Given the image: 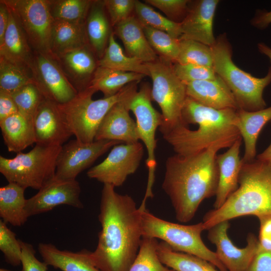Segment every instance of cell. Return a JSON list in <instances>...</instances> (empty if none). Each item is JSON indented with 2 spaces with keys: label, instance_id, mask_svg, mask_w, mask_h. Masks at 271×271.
Wrapping results in <instances>:
<instances>
[{
  "label": "cell",
  "instance_id": "cell-1",
  "mask_svg": "<svg viewBox=\"0 0 271 271\" xmlns=\"http://www.w3.org/2000/svg\"><path fill=\"white\" fill-rule=\"evenodd\" d=\"M141 212L133 198L104 184L98 219L101 229L91 256L100 271H128L142 238Z\"/></svg>",
  "mask_w": 271,
  "mask_h": 271
},
{
  "label": "cell",
  "instance_id": "cell-2",
  "mask_svg": "<svg viewBox=\"0 0 271 271\" xmlns=\"http://www.w3.org/2000/svg\"><path fill=\"white\" fill-rule=\"evenodd\" d=\"M231 146L219 143L193 155L176 154L167 159L162 188L171 200L178 221L189 222L201 202L215 196L219 180L217 153Z\"/></svg>",
  "mask_w": 271,
  "mask_h": 271
},
{
  "label": "cell",
  "instance_id": "cell-3",
  "mask_svg": "<svg viewBox=\"0 0 271 271\" xmlns=\"http://www.w3.org/2000/svg\"><path fill=\"white\" fill-rule=\"evenodd\" d=\"M237 110L216 109L187 96L182 111L184 124L162 134L163 138L176 154L182 156L199 153L219 143L232 145L241 137L234 124Z\"/></svg>",
  "mask_w": 271,
  "mask_h": 271
},
{
  "label": "cell",
  "instance_id": "cell-4",
  "mask_svg": "<svg viewBox=\"0 0 271 271\" xmlns=\"http://www.w3.org/2000/svg\"><path fill=\"white\" fill-rule=\"evenodd\" d=\"M271 215V163L257 159L242 164L238 187L219 208L204 216V230L225 221L247 215Z\"/></svg>",
  "mask_w": 271,
  "mask_h": 271
},
{
  "label": "cell",
  "instance_id": "cell-5",
  "mask_svg": "<svg viewBox=\"0 0 271 271\" xmlns=\"http://www.w3.org/2000/svg\"><path fill=\"white\" fill-rule=\"evenodd\" d=\"M213 68L226 84L234 96L239 108L248 111L264 109V88L271 83V66L266 75L255 77L238 68L232 60V50L225 34L216 39L211 47Z\"/></svg>",
  "mask_w": 271,
  "mask_h": 271
},
{
  "label": "cell",
  "instance_id": "cell-6",
  "mask_svg": "<svg viewBox=\"0 0 271 271\" xmlns=\"http://www.w3.org/2000/svg\"><path fill=\"white\" fill-rule=\"evenodd\" d=\"M138 82L130 83L115 95L93 100L95 93L86 88L79 92L69 101L58 104L59 110L69 129L76 139L82 143H91L104 117L117 102L137 90Z\"/></svg>",
  "mask_w": 271,
  "mask_h": 271
},
{
  "label": "cell",
  "instance_id": "cell-7",
  "mask_svg": "<svg viewBox=\"0 0 271 271\" xmlns=\"http://www.w3.org/2000/svg\"><path fill=\"white\" fill-rule=\"evenodd\" d=\"M141 210L142 237L160 239L174 251L198 256L209 261L220 271H228L216 252L203 242L201 235L205 230L202 222L182 225L158 218L146 209Z\"/></svg>",
  "mask_w": 271,
  "mask_h": 271
},
{
  "label": "cell",
  "instance_id": "cell-8",
  "mask_svg": "<svg viewBox=\"0 0 271 271\" xmlns=\"http://www.w3.org/2000/svg\"><path fill=\"white\" fill-rule=\"evenodd\" d=\"M61 147L36 144L29 152L18 153L14 158L1 156L0 172L8 182L39 190L55 177Z\"/></svg>",
  "mask_w": 271,
  "mask_h": 271
},
{
  "label": "cell",
  "instance_id": "cell-9",
  "mask_svg": "<svg viewBox=\"0 0 271 271\" xmlns=\"http://www.w3.org/2000/svg\"><path fill=\"white\" fill-rule=\"evenodd\" d=\"M146 64L153 82L151 99L162 111L163 123L159 129L163 134L184 124L182 111L187 97L186 85L175 74L171 63L157 60Z\"/></svg>",
  "mask_w": 271,
  "mask_h": 271
},
{
  "label": "cell",
  "instance_id": "cell-10",
  "mask_svg": "<svg viewBox=\"0 0 271 271\" xmlns=\"http://www.w3.org/2000/svg\"><path fill=\"white\" fill-rule=\"evenodd\" d=\"M151 88L148 84L141 86L129 98L128 106L135 115L139 140L144 144L148 153L146 165L148 170L147 189L144 201L153 196V186L155 179L157 161L155 150L157 147L156 132L163 123L162 113L153 106L151 97Z\"/></svg>",
  "mask_w": 271,
  "mask_h": 271
},
{
  "label": "cell",
  "instance_id": "cell-11",
  "mask_svg": "<svg viewBox=\"0 0 271 271\" xmlns=\"http://www.w3.org/2000/svg\"><path fill=\"white\" fill-rule=\"evenodd\" d=\"M13 12L33 50L50 55L54 20L48 0H1Z\"/></svg>",
  "mask_w": 271,
  "mask_h": 271
},
{
  "label": "cell",
  "instance_id": "cell-12",
  "mask_svg": "<svg viewBox=\"0 0 271 271\" xmlns=\"http://www.w3.org/2000/svg\"><path fill=\"white\" fill-rule=\"evenodd\" d=\"M144 153V146L139 142L115 145L102 162L88 171L87 175L103 185L120 186L136 172Z\"/></svg>",
  "mask_w": 271,
  "mask_h": 271
},
{
  "label": "cell",
  "instance_id": "cell-13",
  "mask_svg": "<svg viewBox=\"0 0 271 271\" xmlns=\"http://www.w3.org/2000/svg\"><path fill=\"white\" fill-rule=\"evenodd\" d=\"M30 70L36 86L45 98L63 104L77 94L58 62L50 55L34 51Z\"/></svg>",
  "mask_w": 271,
  "mask_h": 271
},
{
  "label": "cell",
  "instance_id": "cell-14",
  "mask_svg": "<svg viewBox=\"0 0 271 271\" xmlns=\"http://www.w3.org/2000/svg\"><path fill=\"white\" fill-rule=\"evenodd\" d=\"M121 143L109 140L82 143L76 139L63 145L58 155L55 177L65 180H75L111 148Z\"/></svg>",
  "mask_w": 271,
  "mask_h": 271
},
{
  "label": "cell",
  "instance_id": "cell-15",
  "mask_svg": "<svg viewBox=\"0 0 271 271\" xmlns=\"http://www.w3.org/2000/svg\"><path fill=\"white\" fill-rule=\"evenodd\" d=\"M229 226V221L218 223L208 230V239L215 245L217 257L228 271H246L258 249V240L249 233L246 246L238 248L227 235Z\"/></svg>",
  "mask_w": 271,
  "mask_h": 271
},
{
  "label": "cell",
  "instance_id": "cell-16",
  "mask_svg": "<svg viewBox=\"0 0 271 271\" xmlns=\"http://www.w3.org/2000/svg\"><path fill=\"white\" fill-rule=\"evenodd\" d=\"M81 188L75 179L65 180L55 177L43 186L30 198L27 199L25 210L28 217L47 212L55 207L67 205L83 208L80 199Z\"/></svg>",
  "mask_w": 271,
  "mask_h": 271
},
{
  "label": "cell",
  "instance_id": "cell-17",
  "mask_svg": "<svg viewBox=\"0 0 271 271\" xmlns=\"http://www.w3.org/2000/svg\"><path fill=\"white\" fill-rule=\"evenodd\" d=\"M36 144L62 146L73 134L65 122L57 103L44 98L33 120Z\"/></svg>",
  "mask_w": 271,
  "mask_h": 271
},
{
  "label": "cell",
  "instance_id": "cell-18",
  "mask_svg": "<svg viewBox=\"0 0 271 271\" xmlns=\"http://www.w3.org/2000/svg\"><path fill=\"white\" fill-rule=\"evenodd\" d=\"M134 92L110 108L99 125L94 141L109 140L125 144L139 142L136 122L130 116L128 106V100Z\"/></svg>",
  "mask_w": 271,
  "mask_h": 271
},
{
  "label": "cell",
  "instance_id": "cell-19",
  "mask_svg": "<svg viewBox=\"0 0 271 271\" xmlns=\"http://www.w3.org/2000/svg\"><path fill=\"white\" fill-rule=\"evenodd\" d=\"M218 0H200L189 8L181 23L182 35L180 39H191L211 47L216 41L213 34V19Z\"/></svg>",
  "mask_w": 271,
  "mask_h": 271
},
{
  "label": "cell",
  "instance_id": "cell-20",
  "mask_svg": "<svg viewBox=\"0 0 271 271\" xmlns=\"http://www.w3.org/2000/svg\"><path fill=\"white\" fill-rule=\"evenodd\" d=\"M242 137L238 138L227 152L216 156L219 180L214 209L220 208L238 187L239 174L243 164L239 157Z\"/></svg>",
  "mask_w": 271,
  "mask_h": 271
},
{
  "label": "cell",
  "instance_id": "cell-21",
  "mask_svg": "<svg viewBox=\"0 0 271 271\" xmlns=\"http://www.w3.org/2000/svg\"><path fill=\"white\" fill-rule=\"evenodd\" d=\"M186 85L187 96L203 105L216 109H239L232 92L218 75L215 79L195 81Z\"/></svg>",
  "mask_w": 271,
  "mask_h": 271
},
{
  "label": "cell",
  "instance_id": "cell-22",
  "mask_svg": "<svg viewBox=\"0 0 271 271\" xmlns=\"http://www.w3.org/2000/svg\"><path fill=\"white\" fill-rule=\"evenodd\" d=\"M89 46L66 53L56 60L78 92L88 87L97 68V63Z\"/></svg>",
  "mask_w": 271,
  "mask_h": 271
},
{
  "label": "cell",
  "instance_id": "cell-23",
  "mask_svg": "<svg viewBox=\"0 0 271 271\" xmlns=\"http://www.w3.org/2000/svg\"><path fill=\"white\" fill-rule=\"evenodd\" d=\"M9 10L8 25L0 43V57L30 69L34 51L17 18Z\"/></svg>",
  "mask_w": 271,
  "mask_h": 271
},
{
  "label": "cell",
  "instance_id": "cell-24",
  "mask_svg": "<svg viewBox=\"0 0 271 271\" xmlns=\"http://www.w3.org/2000/svg\"><path fill=\"white\" fill-rule=\"evenodd\" d=\"M115 27V33L122 41L127 56L145 63L158 60L157 53L150 45L137 18L131 16Z\"/></svg>",
  "mask_w": 271,
  "mask_h": 271
},
{
  "label": "cell",
  "instance_id": "cell-25",
  "mask_svg": "<svg viewBox=\"0 0 271 271\" xmlns=\"http://www.w3.org/2000/svg\"><path fill=\"white\" fill-rule=\"evenodd\" d=\"M39 252L43 261L62 271H100L94 265L91 251L83 249L73 252L60 250L52 243H40Z\"/></svg>",
  "mask_w": 271,
  "mask_h": 271
},
{
  "label": "cell",
  "instance_id": "cell-26",
  "mask_svg": "<svg viewBox=\"0 0 271 271\" xmlns=\"http://www.w3.org/2000/svg\"><path fill=\"white\" fill-rule=\"evenodd\" d=\"M270 120L271 106L254 111L237 110V117L234 124L244 142V154L242 158L243 163L255 160L258 137L265 124Z\"/></svg>",
  "mask_w": 271,
  "mask_h": 271
},
{
  "label": "cell",
  "instance_id": "cell-27",
  "mask_svg": "<svg viewBox=\"0 0 271 271\" xmlns=\"http://www.w3.org/2000/svg\"><path fill=\"white\" fill-rule=\"evenodd\" d=\"M0 127L8 150L17 154L36 144L33 120L19 112L0 121Z\"/></svg>",
  "mask_w": 271,
  "mask_h": 271
},
{
  "label": "cell",
  "instance_id": "cell-28",
  "mask_svg": "<svg viewBox=\"0 0 271 271\" xmlns=\"http://www.w3.org/2000/svg\"><path fill=\"white\" fill-rule=\"evenodd\" d=\"M85 24L54 21L51 49L54 59L71 51L89 46Z\"/></svg>",
  "mask_w": 271,
  "mask_h": 271
},
{
  "label": "cell",
  "instance_id": "cell-29",
  "mask_svg": "<svg viewBox=\"0 0 271 271\" xmlns=\"http://www.w3.org/2000/svg\"><path fill=\"white\" fill-rule=\"evenodd\" d=\"M103 1H93L85 24L89 46L99 59L104 54L111 33Z\"/></svg>",
  "mask_w": 271,
  "mask_h": 271
},
{
  "label": "cell",
  "instance_id": "cell-30",
  "mask_svg": "<svg viewBox=\"0 0 271 271\" xmlns=\"http://www.w3.org/2000/svg\"><path fill=\"white\" fill-rule=\"evenodd\" d=\"M25 189L12 182L0 188V216L6 223L21 226L27 221Z\"/></svg>",
  "mask_w": 271,
  "mask_h": 271
},
{
  "label": "cell",
  "instance_id": "cell-31",
  "mask_svg": "<svg viewBox=\"0 0 271 271\" xmlns=\"http://www.w3.org/2000/svg\"><path fill=\"white\" fill-rule=\"evenodd\" d=\"M145 75L123 72L98 66L86 88L94 92L100 91L104 97L112 96L127 84L139 82Z\"/></svg>",
  "mask_w": 271,
  "mask_h": 271
},
{
  "label": "cell",
  "instance_id": "cell-32",
  "mask_svg": "<svg viewBox=\"0 0 271 271\" xmlns=\"http://www.w3.org/2000/svg\"><path fill=\"white\" fill-rule=\"evenodd\" d=\"M114 34L111 32L107 47L103 56L98 61V66L150 76L146 64L137 58L125 55L121 47L115 41Z\"/></svg>",
  "mask_w": 271,
  "mask_h": 271
},
{
  "label": "cell",
  "instance_id": "cell-33",
  "mask_svg": "<svg viewBox=\"0 0 271 271\" xmlns=\"http://www.w3.org/2000/svg\"><path fill=\"white\" fill-rule=\"evenodd\" d=\"M158 253L162 263L175 271H218L209 261L192 254L174 251L163 241L159 243Z\"/></svg>",
  "mask_w": 271,
  "mask_h": 271
},
{
  "label": "cell",
  "instance_id": "cell-34",
  "mask_svg": "<svg viewBox=\"0 0 271 271\" xmlns=\"http://www.w3.org/2000/svg\"><path fill=\"white\" fill-rule=\"evenodd\" d=\"M35 82L30 69L0 57V91L11 94Z\"/></svg>",
  "mask_w": 271,
  "mask_h": 271
},
{
  "label": "cell",
  "instance_id": "cell-35",
  "mask_svg": "<svg viewBox=\"0 0 271 271\" xmlns=\"http://www.w3.org/2000/svg\"><path fill=\"white\" fill-rule=\"evenodd\" d=\"M54 21L85 23L93 1L48 0Z\"/></svg>",
  "mask_w": 271,
  "mask_h": 271
},
{
  "label": "cell",
  "instance_id": "cell-36",
  "mask_svg": "<svg viewBox=\"0 0 271 271\" xmlns=\"http://www.w3.org/2000/svg\"><path fill=\"white\" fill-rule=\"evenodd\" d=\"M134 11L142 25L165 32L177 39H180L182 36L181 23L175 22L163 16L150 6L136 0Z\"/></svg>",
  "mask_w": 271,
  "mask_h": 271
},
{
  "label": "cell",
  "instance_id": "cell-37",
  "mask_svg": "<svg viewBox=\"0 0 271 271\" xmlns=\"http://www.w3.org/2000/svg\"><path fill=\"white\" fill-rule=\"evenodd\" d=\"M159 243L156 238L142 237L137 255L128 271H175L159 258Z\"/></svg>",
  "mask_w": 271,
  "mask_h": 271
},
{
  "label": "cell",
  "instance_id": "cell-38",
  "mask_svg": "<svg viewBox=\"0 0 271 271\" xmlns=\"http://www.w3.org/2000/svg\"><path fill=\"white\" fill-rule=\"evenodd\" d=\"M142 26L146 37L155 52L168 62L177 63L180 52V39L174 38L165 32L147 26Z\"/></svg>",
  "mask_w": 271,
  "mask_h": 271
},
{
  "label": "cell",
  "instance_id": "cell-39",
  "mask_svg": "<svg viewBox=\"0 0 271 271\" xmlns=\"http://www.w3.org/2000/svg\"><path fill=\"white\" fill-rule=\"evenodd\" d=\"M213 60L210 46L193 40L180 39V52L177 63L212 67Z\"/></svg>",
  "mask_w": 271,
  "mask_h": 271
},
{
  "label": "cell",
  "instance_id": "cell-40",
  "mask_svg": "<svg viewBox=\"0 0 271 271\" xmlns=\"http://www.w3.org/2000/svg\"><path fill=\"white\" fill-rule=\"evenodd\" d=\"M22 115L34 120L37 110L44 99L34 84L26 85L10 94Z\"/></svg>",
  "mask_w": 271,
  "mask_h": 271
},
{
  "label": "cell",
  "instance_id": "cell-41",
  "mask_svg": "<svg viewBox=\"0 0 271 271\" xmlns=\"http://www.w3.org/2000/svg\"><path fill=\"white\" fill-rule=\"evenodd\" d=\"M0 250L5 261L16 266L21 264L22 247L20 240L2 220H0Z\"/></svg>",
  "mask_w": 271,
  "mask_h": 271
},
{
  "label": "cell",
  "instance_id": "cell-42",
  "mask_svg": "<svg viewBox=\"0 0 271 271\" xmlns=\"http://www.w3.org/2000/svg\"><path fill=\"white\" fill-rule=\"evenodd\" d=\"M172 67L175 74L185 84L195 81L213 80L217 76L213 67L177 63Z\"/></svg>",
  "mask_w": 271,
  "mask_h": 271
},
{
  "label": "cell",
  "instance_id": "cell-43",
  "mask_svg": "<svg viewBox=\"0 0 271 271\" xmlns=\"http://www.w3.org/2000/svg\"><path fill=\"white\" fill-rule=\"evenodd\" d=\"M145 2L162 11L174 22L175 20L179 19L183 21L188 12V4L190 2L188 0H146Z\"/></svg>",
  "mask_w": 271,
  "mask_h": 271
},
{
  "label": "cell",
  "instance_id": "cell-44",
  "mask_svg": "<svg viewBox=\"0 0 271 271\" xmlns=\"http://www.w3.org/2000/svg\"><path fill=\"white\" fill-rule=\"evenodd\" d=\"M136 2V0L103 1L112 26H115L131 16V14L135 9Z\"/></svg>",
  "mask_w": 271,
  "mask_h": 271
},
{
  "label": "cell",
  "instance_id": "cell-45",
  "mask_svg": "<svg viewBox=\"0 0 271 271\" xmlns=\"http://www.w3.org/2000/svg\"><path fill=\"white\" fill-rule=\"evenodd\" d=\"M22 247V271H48V265L39 260L33 245L20 240Z\"/></svg>",
  "mask_w": 271,
  "mask_h": 271
},
{
  "label": "cell",
  "instance_id": "cell-46",
  "mask_svg": "<svg viewBox=\"0 0 271 271\" xmlns=\"http://www.w3.org/2000/svg\"><path fill=\"white\" fill-rule=\"evenodd\" d=\"M257 218L260 224L258 238L259 247L271 251V215L260 216Z\"/></svg>",
  "mask_w": 271,
  "mask_h": 271
},
{
  "label": "cell",
  "instance_id": "cell-47",
  "mask_svg": "<svg viewBox=\"0 0 271 271\" xmlns=\"http://www.w3.org/2000/svg\"><path fill=\"white\" fill-rule=\"evenodd\" d=\"M246 271H271V251L259 247Z\"/></svg>",
  "mask_w": 271,
  "mask_h": 271
},
{
  "label": "cell",
  "instance_id": "cell-48",
  "mask_svg": "<svg viewBox=\"0 0 271 271\" xmlns=\"http://www.w3.org/2000/svg\"><path fill=\"white\" fill-rule=\"evenodd\" d=\"M17 112L18 108L10 94L0 91V121Z\"/></svg>",
  "mask_w": 271,
  "mask_h": 271
},
{
  "label": "cell",
  "instance_id": "cell-49",
  "mask_svg": "<svg viewBox=\"0 0 271 271\" xmlns=\"http://www.w3.org/2000/svg\"><path fill=\"white\" fill-rule=\"evenodd\" d=\"M252 25L258 29H264L271 24V10L258 11L251 21Z\"/></svg>",
  "mask_w": 271,
  "mask_h": 271
},
{
  "label": "cell",
  "instance_id": "cell-50",
  "mask_svg": "<svg viewBox=\"0 0 271 271\" xmlns=\"http://www.w3.org/2000/svg\"><path fill=\"white\" fill-rule=\"evenodd\" d=\"M9 19V10L8 7L0 1V43L3 41L6 31Z\"/></svg>",
  "mask_w": 271,
  "mask_h": 271
},
{
  "label": "cell",
  "instance_id": "cell-51",
  "mask_svg": "<svg viewBox=\"0 0 271 271\" xmlns=\"http://www.w3.org/2000/svg\"><path fill=\"white\" fill-rule=\"evenodd\" d=\"M256 159L260 161L271 163V143L262 153L257 156Z\"/></svg>",
  "mask_w": 271,
  "mask_h": 271
},
{
  "label": "cell",
  "instance_id": "cell-52",
  "mask_svg": "<svg viewBox=\"0 0 271 271\" xmlns=\"http://www.w3.org/2000/svg\"><path fill=\"white\" fill-rule=\"evenodd\" d=\"M258 51L266 56L271 62V48L263 43H259L257 44Z\"/></svg>",
  "mask_w": 271,
  "mask_h": 271
},
{
  "label": "cell",
  "instance_id": "cell-53",
  "mask_svg": "<svg viewBox=\"0 0 271 271\" xmlns=\"http://www.w3.org/2000/svg\"><path fill=\"white\" fill-rule=\"evenodd\" d=\"M0 271H12V270H8V269H5V268H1ZM21 271H22V270H21Z\"/></svg>",
  "mask_w": 271,
  "mask_h": 271
}]
</instances>
